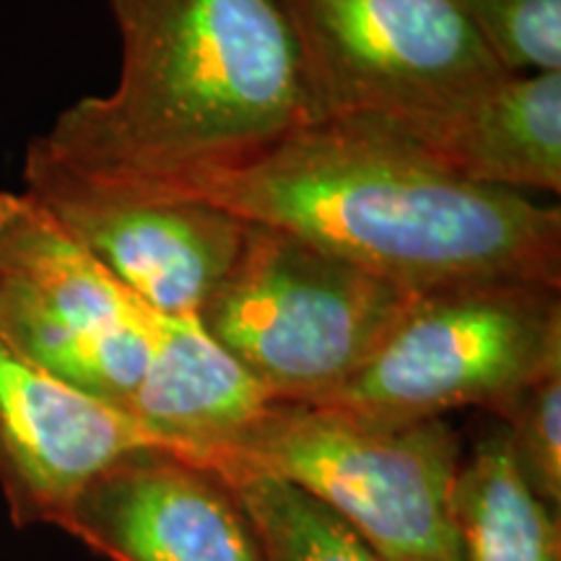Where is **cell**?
Segmentation results:
<instances>
[{
	"instance_id": "10",
	"label": "cell",
	"mask_w": 561,
	"mask_h": 561,
	"mask_svg": "<svg viewBox=\"0 0 561 561\" xmlns=\"http://www.w3.org/2000/svg\"><path fill=\"white\" fill-rule=\"evenodd\" d=\"M164 447L112 405L62 382L0 331V476L19 504L66 517L107 468Z\"/></svg>"
},
{
	"instance_id": "11",
	"label": "cell",
	"mask_w": 561,
	"mask_h": 561,
	"mask_svg": "<svg viewBox=\"0 0 561 561\" xmlns=\"http://www.w3.org/2000/svg\"><path fill=\"white\" fill-rule=\"evenodd\" d=\"M403 138L473 185L559 195L561 70L507 73Z\"/></svg>"
},
{
	"instance_id": "9",
	"label": "cell",
	"mask_w": 561,
	"mask_h": 561,
	"mask_svg": "<svg viewBox=\"0 0 561 561\" xmlns=\"http://www.w3.org/2000/svg\"><path fill=\"white\" fill-rule=\"evenodd\" d=\"M66 517L115 561H268L221 471L170 447L125 455Z\"/></svg>"
},
{
	"instance_id": "2",
	"label": "cell",
	"mask_w": 561,
	"mask_h": 561,
	"mask_svg": "<svg viewBox=\"0 0 561 561\" xmlns=\"http://www.w3.org/2000/svg\"><path fill=\"white\" fill-rule=\"evenodd\" d=\"M117 87L62 110L34 149L91 178L157 185L320 123L276 0H110Z\"/></svg>"
},
{
	"instance_id": "12",
	"label": "cell",
	"mask_w": 561,
	"mask_h": 561,
	"mask_svg": "<svg viewBox=\"0 0 561 561\" xmlns=\"http://www.w3.org/2000/svg\"><path fill=\"white\" fill-rule=\"evenodd\" d=\"M453 517L460 561H561V512L525 483L502 424L460 460Z\"/></svg>"
},
{
	"instance_id": "14",
	"label": "cell",
	"mask_w": 561,
	"mask_h": 561,
	"mask_svg": "<svg viewBox=\"0 0 561 561\" xmlns=\"http://www.w3.org/2000/svg\"><path fill=\"white\" fill-rule=\"evenodd\" d=\"M507 73L561 70V0H450Z\"/></svg>"
},
{
	"instance_id": "3",
	"label": "cell",
	"mask_w": 561,
	"mask_h": 561,
	"mask_svg": "<svg viewBox=\"0 0 561 561\" xmlns=\"http://www.w3.org/2000/svg\"><path fill=\"white\" fill-rule=\"evenodd\" d=\"M460 437L445 419H377L318 403H268L203 458L305 489L388 561H460Z\"/></svg>"
},
{
	"instance_id": "1",
	"label": "cell",
	"mask_w": 561,
	"mask_h": 561,
	"mask_svg": "<svg viewBox=\"0 0 561 561\" xmlns=\"http://www.w3.org/2000/svg\"><path fill=\"white\" fill-rule=\"evenodd\" d=\"M117 185L208 203L413 291L468 280L561 286L559 206L473 185L385 125L320 121L237 164Z\"/></svg>"
},
{
	"instance_id": "6",
	"label": "cell",
	"mask_w": 561,
	"mask_h": 561,
	"mask_svg": "<svg viewBox=\"0 0 561 561\" xmlns=\"http://www.w3.org/2000/svg\"><path fill=\"white\" fill-rule=\"evenodd\" d=\"M191 320L138 299L30 193H0V331L62 382L133 419Z\"/></svg>"
},
{
	"instance_id": "13",
	"label": "cell",
	"mask_w": 561,
	"mask_h": 561,
	"mask_svg": "<svg viewBox=\"0 0 561 561\" xmlns=\"http://www.w3.org/2000/svg\"><path fill=\"white\" fill-rule=\"evenodd\" d=\"M208 466L234 489L268 561H388L305 489L250 468Z\"/></svg>"
},
{
	"instance_id": "15",
	"label": "cell",
	"mask_w": 561,
	"mask_h": 561,
	"mask_svg": "<svg viewBox=\"0 0 561 561\" xmlns=\"http://www.w3.org/2000/svg\"><path fill=\"white\" fill-rule=\"evenodd\" d=\"M494 419L533 494L561 512V371L530 385Z\"/></svg>"
},
{
	"instance_id": "8",
	"label": "cell",
	"mask_w": 561,
	"mask_h": 561,
	"mask_svg": "<svg viewBox=\"0 0 561 561\" xmlns=\"http://www.w3.org/2000/svg\"><path fill=\"white\" fill-rule=\"evenodd\" d=\"M24 191L123 286L172 318H198L250 231V221L208 203L89 178L32 144Z\"/></svg>"
},
{
	"instance_id": "7",
	"label": "cell",
	"mask_w": 561,
	"mask_h": 561,
	"mask_svg": "<svg viewBox=\"0 0 561 561\" xmlns=\"http://www.w3.org/2000/svg\"><path fill=\"white\" fill-rule=\"evenodd\" d=\"M320 121L409 136L507 76L450 0H276Z\"/></svg>"
},
{
	"instance_id": "5",
	"label": "cell",
	"mask_w": 561,
	"mask_h": 561,
	"mask_svg": "<svg viewBox=\"0 0 561 561\" xmlns=\"http://www.w3.org/2000/svg\"><path fill=\"white\" fill-rule=\"evenodd\" d=\"M561 371V286L468 280L419 291L351 380L318 405L377 419L496 416L523 390Z\"/></svg>"
},
{
	"instance_id": "4",
	"label": "cell",
	"mask_w": 561,
	"mask_h": 561,
	"mask_svg": "<svg viewBox=\"0 0 561 561\" xmlns=\"http://www.w3.org/2000/svg\"><path fill=\"white\" fill-rule=\"evenodd\" d=\"M419 291L250 224L198 325L271 403H320L375 354Z\"/></svg>"
}]
</instances>
